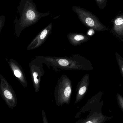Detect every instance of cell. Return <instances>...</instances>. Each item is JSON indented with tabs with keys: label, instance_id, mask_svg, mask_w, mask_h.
I'll return each mask as SVG.
<instances>
[{
	"label": "cell",
	"instance_id": "8992f818",
	"mask_svg": "<svg viewBox=\"0 0 123 123\" xmlns=\"http://www.w3.org/2000/svg\"><path fill=\"white\" fill-rule=\"evenodd\" d=\"M43 64V63L36 57L29 63L31 78L35 92L36 93L39 91L42 77L45 74Z\"/></svg>",
	"mask_w": 123,
	"mask_h": 123
},
{
	"label": "cell",
	"instance_id": "ac0fdd59",
	"mask_svg": "<svg viewBox=\"0 0 123 123\" xmlns=\"http://www.w3.org/2000/svg\"><path fill=\"white\" fill-rule=\"evenodd\" d=\"M4 25V22L2 19H0V33L1 31L3 28Z\"/></svg>",
	"mask_w": 123,
	"mask_h": 123
},
{
	"label": "cell",
	"instance_id": "5bb4252c",
	"mask_svg": "<svg viewBox=\"0 0 123 123\" xmlns=\"http://www.w3.org/2000/svg\"><path fill=\"white\" fill-rule=\"evenodd\" d=\"M116 97L118 104L123 112V97L121 95L117 93L116 95Z\"/></svg>",
	"mask_w": 123,
	"mask_h": 123
},
{
	"label": "cell",
	"instance_id": "277c9868",
	"mask_svg": "<svg viewBox=\"0 0 123 123\" xmlns=\"http://www.w3.org/2000/svg\"><path fill=\"white\" fill-rule=\"evenodd\" d=\"M72 9L77 14L81 22L87 28L92 29L96 31H104L108 30L107 27L89 11L75 6L72 7Z\"/></svg>",
	"mask_w": 123,
	"mask_h": 123
},
{
	"label": "cell",
	"instance_id": "ba28073f",
	"mask_svg": "<svg viewBox=\"0 0 123 123\" xmlns=\"http://www.w3.org/2000/svg\"><path fill=\"white\" fill-rule=\"evenodd\" d=\"M11 70L16 78L24 88L27 87L28 83L25 74L21 65L12 58H6Z\"/></svg>",
	"mask_w": 123,
	"mask_h": 123
},
{
	"label": "cell",
	"instance_id": "5b68a950",
	"mask_svg": "<svg viewBox=\"0 0 123 123\" xmlns=\"http://www.w3.org/2000/svg\"><path fill=\"white\" fill-rule=\"evenodd\" d=\"M0 95L8 107L13 109L17 104V99L14 90L8 81L0 74Z\"/></svg>",
	"mask_w": 123,
	"mask_h": 123
},
{
	"label": "cell",
	"instance_id": "9a60e30c",
	"mask_svg": "<svg viewBox=\"0 0 123 123\" xmlns=\"http://www.w3.org/2000/svg\"><path fill=\"white\" fill-rule=\"evenodd\" d=\"M99 8L104 9L106 6L108 0H95Z\"/></svg>",
	"mask_w": 123,
	"mask_h": 123
},
{
	"label": "cell",
	"instance_id": "7a4b0ae2",
	"mask_svg": "<svg viewBox=\"0 0 123 123\" xmlns=\"http://www.w3.org/2000/svg\"><path fill=\"white\" fill-rule=\"evenodd\" d=\"M72 83L71 80L66 74H63L58 80L55 88V100L56 105L62 106L69 105L72 92Z\"/></svg>",
	"mask_w": 123,
	"mask_h": 123
},
{
	"label": "cell",
	"instance_id": "52a82bcc",
	"mask_svg": "<svg viewBox=\"0 0 123 123\" xmlns=\"http://www.w3.org/2000/svg\"><path fill=\"white\" fill-rule=\"evenodd\" d=\"M52 27L53 23H51L41 31L32 40L27 46V50H32L40 47L51 34Z\"/></svg>",
	"mask_w": 123,
	"mask_h": 123
},
{
	"label": "cell",
	"instance_id": "e0dca14e",
	"mask_svg": "<svg viewBox=\"0 0 123 123\" xmlns=\"http://www.w3.org/2000/svg\"><path fill=\"white\" fill-rule=\"evenodd\" d=\"M94 30H93L92 29H90L87 32V35L90 36H92L93 35V33H94Z\"/></svg>",
	"mask_w": 123,
	"mask_h": 123
},
{
	"label": "cell",
	"instance_id": "6da1fadb",
	"mask_svg": "<svg viewBox=\"0 0 123 123\" xmlns=\"http://www.w3.org/2000/svg\"><path fill=\"white\" fill-rule=\"evenodd\" d=\"M37 58L45 64L49 68L52 67L55 72L64 70L92 71V64L89 61L80 55L76 54L69 57L36 56Z\"/></svg>",
	"mask_w": 123,
	"mask_h": 123
},
{
	"label": "cell",
	"instance_id": "30bf717a",
	"mask_svg": "<svg viewBox=\"0 0 123 123\" xmlns=\"http://www.w3.org/2000/svg\"><path fill=\"white\" fill-rule=\"evenodd\" d=\"M112 118V117L105 116L101 112L90 113L86 118L79 120L75 123H104Z\"/></svg>",
	"mask_w": 123,
	"mask_h": 123
},
{
	"label": "cell",
	"instance_id": "4fadbf2b",
	"mask_svg": "<svg viewBox=\"0 0 123 123\" xmlns=\"http://www.w3.org/2000/svg\"><path fill=\"white\" fill-rule=\"evenodd\" d=\"M115 55L120 71L123 78V58L117 52H116Z\"/></svg>",
	"mask_w": 123,
	"mask_h": 123
},
{
	"label": "cell",
	"instance_id": "9c48e42d",
	"mask_svg": "<svg viewBox=\"0 0 123 123\" xmlns=\"http://www.w3.org/2000/svg\"><path fill=\"white\" fill-rule=\"evenodd\" d=\"M90 84V76L86 74L78 82L76 89V96L74 104L80 102L85 96Z\"/></svg>",
	"mask_w": 123,
	"mask_h": 123
},
{
	"label": "cell",
	"instance_id": "8fae6325",
	"mask_svg": "<svg viewBox=\"0 0 123 123\" xmlns=\"http://www.w3.org/2000/svg\"><path fill=\"white\" fill-rule=\"evenodd\" d=\"M111 32L117 38L123 41V13L119 14L113 19Z\"/></svg>",
	"mask_w": 123,
	"mask_h": 123
},
{
	"label": "cell",
	"instance_id": "7c38bea8",
	"mask_svg": "<svg viewBox=\"0 0 123 123\" xmlns=\"http://www.w3.org/2000/svg\"><path fill=\"white\" fill-rule=\"evenodd\" d=\"M67 37L69 43L76 46L89 41L91 36L82 33L70 32L67 34Z\"/></svg>",
	"mask_w": 123,
	"mask_h": 123
},
{
	"label": "cell",
	"instance_id": "3957f363",
	"mask_svg": "<svg viewBox=\"0 0 123 123\" xmlns=\"http://www.w3.org/2000/svg\"><path fill=\"white\" fill-rule=\"evenodd\" d=\"M23 19L16 25L15 34L17 37H19L21 32L24 29L36 24L41 18L50 14L49 12L43 13L38 11L35 4L32 2V0L29 3Z\"/></svg>",
	"mask_w": 123,
	"mask_h": 123
},
{
	"label": "cell",
	"instance_id": "2e32d148",
	"mask_svg": "<svg viewBox=\"0 0 123 123\" xmlns=\"http://www.w3.org/2000/svg\"><path fill=\"white\" fill-rule=\"evenodd\" d=\"M42 117L43 118V123H49L48 121L47 118L45 114V112L43 110L42 112Z\"/></svg>",
	"mask_w": 123,
	"mask_h": 123
}]
</instances>
